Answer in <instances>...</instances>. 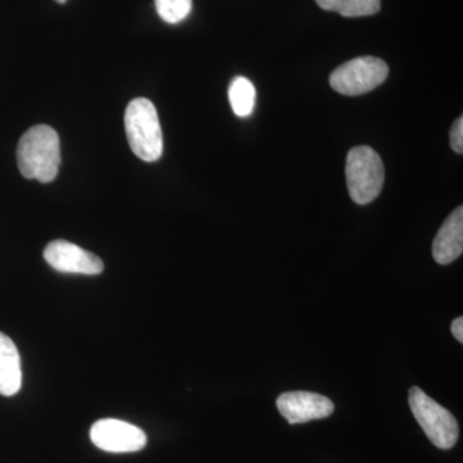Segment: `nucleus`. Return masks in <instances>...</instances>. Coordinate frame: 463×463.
Wrapping results in <instances>:
<instances>
[{"label":"nucleus","mask_w":463,"mask_h":463,"mask_svg":"<svg viewBox=\"0 0 463 463\" xmlns=\"http://www.w3.org/2000/svg\"><path fill=\"white\" fill-rule=\"evenodd\" d=\"M17 163L27 179L51 183L57 178L61 165L60 137L48 125H35L21 137Z\"/></svg>","instance_id":"obj_1"},{"label":"nucleus","mask_w":463,"mask_h":463,"mask_svg":"<svg viewBox=\"0 0 463 463\" xmlns=\"http://www.w3.org/2000/svg\"><path fill=\"white\" fill-rule=\"evenodd\" d=\"M158 16L167 24H179L190 16L192 0H155Z\"/></svg>","instance_id":"obj_13"},{"label":"nucleus","mask_w":463,"mask_h":463,"mask_svg":"<svg viewBox=\"0 0 463 463\" xmlns=\"http://www.w3.org/2000/svg\"><path fill=\"white\" fill-rule=\"evenodd\" d=\"M389 66L380 58L365 56L347 61L330 76L332 90L343 96L355 97L376 90L386 80Z\"/></svg>","instance_id":"obj_5"},{"label":"nucleus","mask_w":463,"mask_h":463,"mask_svg":"<svg viewBox=\"0 0 463 463\" xmlns=\"http://www.w3.org/2000/svg\"><path fill=\"white\" fill-rule=\"evenodd\" d=\"M408 401L414 419L435 447L450 449L456 446L459 437L458 422L447 408L417 386L411 388Z\"/></svg>","instance_id":"obj_4"},{"label":"nucleus","mask_w":463,"mask_h":463,"mask_svg":"<svg viewBox=\"0 0 463 463\" xmlns=\"http://www.w3.org/2000/svg\"><path fill=\"white\" fill-rule=\"evenodd\" d=\"M23 386V368L16 344L0 332V394L14 397Z\"/></svg>","instance_id":"obj_10"},{"label":"nucleus","mask_w":463,"mask_h":463,"mask_svg":"<svg viewBox=\"0 0 463 463\" xmlns=\"http://www.w3.org/2000/svg\"><path fill=\"white\" fill-rule=\"evenodd\" d=\"M90 439L94 446L109 453L138 452L147 444V435L142 429L115 419L94 422Z\"/></svg>","instance_id":"obj_6"},{"label":"nucleus","mask_w":463,"mask_h":463,"mask_svg":"<svg viewBox=\"0 0 463 463\" xmlns=\"http://www.w3.org/2000/svg\"><path fill=\"white\" fill-rule=\"evenodd\" d=\"M463 251V207H457L439 230L432 243V257L438 264L453 263Z\"/></svg>","instance_id":"obj_9"},{"label":"nucleus","mask_w":463,"mask_h":463,"mask_svg":"<svg viewBox=\"0 0 463 463\" xmlns=\"http://www.w3.org/2000/svg\"><path fill=\"white\" fill-rule=\"evenodd\" d=\"M44 259L53 269L61 273L85 274L97 276L103 272V261L97 255L85 251L78 245L65 240L48 243L44 250Z\"/></svg>","instance_id":"obj_7"},{"label":"nucleus","mask_w":463,"mask_h":463,"mask_svg":"<svg viewBox=\"0 0 463 463\" xmlns=\"http://www.w3.org/2000/svg\"><path fill=\"white\" fill-rule=\"evenodd\" d=\"M277 408L289 425L327 419L335 411L331 399L309 392H283L277 399Z\"/></svg>","instance_id":"obj_8"},{"label":"nucleus","mask_w":463,"mask_h":463,"mask_svg":"<svg viewBox=\"0 0 463 463\" xmlns=\"http://www.w3.org/2000/svg\"><path fill=\"white\" fill-rule=\"evenodd\" d=\"M57 3H60V5H65L67 0H56Z\"/></svg>","instance_id":"obj_16"},{"label":"nucleus","mask_w":463,"mask_h":463,"mask_svg":"<svg viewBox=\"0 0 463 463\" xmlns=\"http://www.w3.org/2000/svg\"><path fill=\"white\" fill-rule=\"evenodd\" d=\"M450 147L457 154L461 155L463 152V118H457L450 129Z\"/></svg>","instance_id":"obj_14"},{"label":"nucleus","mask_w":463,"mask_h":463,"mask_svg":"<svg viewBox=\"0 0 463 463\" xmlns=\"http://www.w3.org/2000/svg\"><path fill=\"white\" fill-rule=\"evenodd\" d=\"M325 11L337 12L344 17L373 16L379 14L381 0H316Z\"/></svg>","instance_id":"obj_12"},{"label":"nucleus","mask_w":463,"mask_h":463,"mask_svg":"<svg viewBox=\"0 0 463 463\" xmlns=\"http://www.w3.org/2000/svg\"><path fill=\"white\" fill-rule=\"evenodd\" d=\"M450 330H452L453 336L456 337L459 343H463V318L462 317H458L455 321L452 322V326H450Z\"/></svg>","instance_id":"obj_15"},{"label":"nucleus","mask_w":463,"mask_h":463,"mask_svg":"<svg viewBox=\"0 0 463 463\" xmlns=\"http://www.w3.org/2000/svg\"><path fill=\"white\" fill-rule=\"evenodd\" d=\"M345 174L347 191L355 203L367 205L379 197L385 181V169L373 148L359 146L350 149Z\"/></svg>","instance_id":"obj_3"},{"label":"nucleus","mask_w":463,"mask_h":463,"mask_svg":"<svg viewBox=\"0 0 463 463\" xmlns=\"http://www.w3.org/2000/svg\"><path fill=\"white\" fill-rule=\"evenodd\" d=\"M228 97H230L232 109L240 118H248L254 111L257 90L249 79L243 76L234 78L230 85Z\"/></svg>","instance_id":"obj_11"},{"label":"nucleus","mask_w":463,"mask_h":463,"mask_svg":"<svg viewBox=\"0 0 463 463\" xmlns=\"http://www.w3.org/2000/svg\"><path fill=\"white\" fill-rule=\"evenodd\" d=\"M125 132L137 157L155 163L163 156L164 139L156 108L146 99H136L125 109Z\"/></svg>","instance_id":"obj_2"}]
</instances>
